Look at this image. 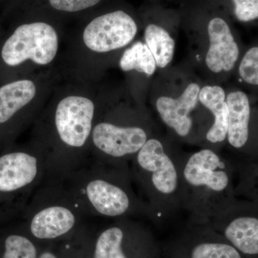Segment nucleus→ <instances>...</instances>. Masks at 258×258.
<instances>
[{
  "label": "nucleus",
  "mask_w": 258,
  "mask_h": 258,
  "mask_svg": "<svg viewBox=\"0 0 258 258\" xmlns=\"http://www.w3.org/2000/svg\"><path fill=\"white\" fill-rule=\"evenodd\" d=\"M238 21L249 23L258 19V0H231Z\"/></svg>",
  "instance_id": "nucleus-23"
},
{
  "label": "nucleus",
  "mask_w": 258,
  "mask_h": 258,
  "mask_svg": "<svg viewBox=\"0 0 258 258\" xmlns=\"http://www.w3.org/2000/svg\"><path fill=\"white\" fill-rule=\"evenodd\" d=\"M205 226L223 237L244 258H258V203L237 198Z\"/></svg>",
  "instance_id": "nucleus-13"
},
{
  "label": "nucleus",
  "mask_w": 258,
  "mask_h": 258,
  "mask_svg": "<svg viewBox=\"0 0 258 258\" xmlns=\"http://www.w3.org/2000/svg\"><path fill=\"white\" fill-rule=\"evenodd\" d=\"M144 41L152 52L158 70L171 66L181 28L179 11L155 8L144 18Z\"/></svg>",
  "instance_id": "nucleus-14"
},
{
  "label": "nucleus",
  "mask_w": 258,
  "mask_h": 258,
  "mask_svg": "<svg viewBox=\"0 0 258 258\" xmlns=\"http://www.w3.org/2000/svg\"><path fill=\"white\" fill-rule=\"evenodd\" d=\"M237 164L236 197L258 203V161Z\"/></svg>",
  "instance_id": "nucleus-19"
},
{
  "label": "nucleus",
  "mask_w": 258,
  "mask_h": 258,
  "mask_svg": "<svg viewBox=\"0 0 258 258\" xmlns=\"http://www.w3.org/2000/svg\"><path fill=\"white\" fill-rule=\"evenodd\" d=\"M203 82L185 62L159 70L149 88L147 101L153 112L178 144L205 145L212 117L199 98Z\"/></svg>",
  "instance_id": "nucleus-3"
},
{
  "label": "nucleus",
  "mask_w": 258,
  "mask_h": 258,
  "mask_svg": "<svg viewBox=\"0 0 258 258\" xmlns=\"http://www.w3.org/2000/svg\"><path fill=\"white\" fill-rule=\"evenodd\" d=\"M140 28V21L133 12L115 8L92 19L83 28L81 42L91 53L120 56L135 41Z\"/></svg>",
  "instance_id": "nucleus-11"
},
{
  "label": "nucleus",
  "mask_w": 258,
  "mask_h": 258,
  "mask_svg": "<svg viewBox=\"0 0 258 258\" xmlns=\"http://www.w3.org/2000/svg\"><path fill=\"white\" fill-rule=\"evenodd\" d=\"M147 107L133 95L118 99L93 125L90 142V162L126 166L148 139L157 132Z\"/></svg>",
  "instance_id": "nucleus-7"
},
{
  "label": "nucleus",
  "mask_w": 258,
  "mask_h": 258,
  "mask_svg": "<svg viewBox=\"0 0 258 258\" xmlns=\"http://www.w3.org/2000/svg\"><path fill=\"white\" fill-rule=\"evenodd\" d=\"M38 80L23 76L0 84V149L13 146L31 121L40 97Z\"/></svg>",
  "instance_id": "nucleus-10"
},
{
  "label": "nucleus",
  "mask_w": 258,
  "mask_h": 258,
  "mask_svg": "<svg viewBox=\"0 0 258 258\" xmlns=\"http://www.w3.org/2000/svg\"><path fill=\"white\" fill-rule=\"evenodd\" d=\"M237 164L220 151L201 147L183 152L181 162L183 211L190 225H208L237 198Z\"/></svg>",
  "instance_id": "nucleus-4"
},
{
  "label": "nucleus",
  "mask_w": 258,
  "mask_h": 258,
  "mask_svg": "<svg viewBox=\"0 0 258 258\" xmlns=\"http://www.w3.org/2000/svg\"><path fill=\"white\" fill-rule=\"evenodd\" d=\"M226 97L225 88L222 85L204 81L199 98L212 117V124L207 134L204 147L220 151L221 148L225 147L229 120Z\"/></svg>",
  "instance_id": "nucleus-16"
},
{
  "label": "nucleus",
  "mask_w": 258,
  "mask_h": 258,
  "mask_svg": "<svg viewBox=\"0 0 258 258\" xmlns=\"http://www.w3.org/2000/svg\"><path fill=\"white\" fill-rule=\"evenodd\" d=\"M49 5L56 11L64 13H76L96 6L102 0H47Z\"/></svg>",
  "instance_id": "nucleus-22"
},
{
  "label": "nucleus",
  "mask_w": 258,
  "mask_h": 258,
  "mask_svg": "<svg viewBox=\"0 0 258 258\" xmlns=\"http://www.w3.org/2000/svg\"><path fill=\"white\" fill-rule=\"evenodd\" d=\"M59 33L44 21L20 24L0 41V84L25 76L27 69L46 68L57 58Z\"/></svg>",
  "instance_id": "nucleus-8"
},
{
  "label": "nucleus",
  "mask_w": 258,
  "mask_h": 258,
  "mask_svg": "<svg viewBox=\"0 0 258 258\" xmlns=\"http://www.w3.org/2000/svg\"><path fill=\"white\" fill-rule=\"evenodd\" d=\"M45 158L35 144L13 146L0 154V220L22 210L37 186L45 181Z\"/></svg>",
  "instance_id": "nucleus-9"
},
{
  "label": "nucleus",
  "mask_w": 258,
  "mask_h": 258,
  "mask_svg": "<svg viewBox=\"0 0 258 258\" xmlns=\"http://www.w3.org/2000/svg\"><path fill=\"white\" fill-rule=\"evenodd\" d=\"M50 186L53 191L51 196L38 195L27 218L30 233L38 240H54L68 235L86 216L60 184Z\"/></svg>",
  "instance_id": "nucleus-12"
},
{
  "label": "nucleus",
  "mask_w": 258,
  "mask_h": 258,
  "mask_svg": "<svg viewBox=\"0 0 258 258\" xmlns=\"http://www.w3.org/2000/svg\"><path fill=\"white\" fill-rule=\"evenodd\" d=\"M3 258H37L35 244L25 236L13 234L5 240Z\"/></svg>",
  "instance_id": "nucleus-21"
},
{
  "label": "nucleus",
  "mask_w": 258,
  "mask_h": 258,
  "mask_svg": "<svg viewBox=\"0 0 258 258\" xmlns=\"http://www.w3.org/2000/svg\"><path fill=\"white\" fill-rule=\"evenodd\" d=\"M100 114L94 100L79 92L64 95L54 104L34 143L45 158L47 184H62L87 165L91 134Z\"/></svg>",
  "instance_id": "nucleus-1"
},
{
  "label": "nucleus",
  "mask_w": 258,
  "mask_h": 258,
  "mask_svg": "<svg viewBox=\"0 0 258 258\" xmlns=\"http://www.w3.org/2000/svg\"><path fill=\"white\" fill-rule=\"evenodd\" d=\"M118 64L119 69L132 79L130 82L134 80L129 88L139 80L138 102L146 106L149 88L159 71L155 58L147 44L144 40L132 42L122 52Z\"/></svg>",
  "instance_id": "nucleus-15"
},
{
  "label": "nucleus",
  "mask_w": 258,
  "mask_h": 258,
  "mask_svg": "<svg viewBox=\"0 0 258 258\" xmlns=\"http://www.w3.org/2000/svg\"><path fill=\"white\" fill-rule=\"evenodd\" d=\"M132 218L118 219L97 238L93 258H131L125 243L132 222Z\"/></svg>",
  "instance_id": "nucleus-18"
},
{
  "label": "nucleus",
  "mask_w": 258,
  "mask_h": 258,
  "mask_svg": "<svg viewBox=\"0 0 258 258\" xmlns=\"http://www.w3.org/2000/svg\"><path fill=\"white\" fill-rule=\"evenodd\" d=\"M37 258H57V256L55 255V254L52 253V252H48V251H46V252H42V253L40 254Z\"/></svg>",
  "instance_id": "nucleus-24"
},
{
  "label": "nucleus",
  "mask_w": 258,
  "mask_h": 258,
  "mask_svg": "<svg viewBox=\"0 0 258 258\" xmlns=\"http://www.w3.org/2000/svg\"><path fill=\"white\" fill-rule=\"evenodd\" d=\"M236 71L241 82L258 89V45L249 47L244 52Z\"/></svg>",
  "instance_id": "nucleus-20"
},
{
  "label": "nucleus",
  "mask_w": 258,
  "mask_h": 258,
  "mask_svg": "<svg viewBox=\"0 0 258 258\" xmlns=\"http://www.w3.org/2000/svg\"><path fill=\"white\" fill-rule=\"evenodd\" d=\"M179 12L188 41L186 62L205 82L223 86L242 57L225 0H184Z\"/></svg>",
  "instance_id": "nucleus-2"
},
{
  "label": "nucleus",
  "mask_w": 258,
  "mask_h": 258,
  "mask_svg": "<svg viewBox=\"0 0 258 258\" xmlns=\"http://www.w3.org/2000/svg\"><path fill=\"white\" fill-rule=\"evenodd\" d=\"M182 151L169 136L156 132L131 161L132 180L142 193L149 218L173 220L182 210Z\"/></svg>",
  "instance_id": "nucleus-5"
},
{
  "label": "nucleus",
  "mask_w": 258,
  "mask_h": 258,
  "mask_svg": "<svg viewBox=\"0 0 258 258\" xmlns=\"http://www.w3.org/2000/svg\"><path fill=\"white\" fill-rule=\"evenodd\" d=\"M66 181L67 186L62 188L85 215L114 220L149 217L132 188L128 165L89 162Z\"/></svg>",
  "instance_id": "nucleus-6"
},
{
  "label": "nucleus",
  "mask_w": 258,
  "mask_h": 258,
  "mask_svg": "<svg viewBox=\"0 0 258 258\" xmlns=\"http://www.w3.org/2000/svg\"><path fill=\"white\" fill-rule=\"evenodd\" d=\"M3 36H4V35H3V34L0 32V41H1L2 39H3Z\"/></svg>",
  "instance_id": "nucleus-25"
},
{
  "label": "nucleus",
  "mask_w": 258,
  "mask_h": 258,
  "mask_svg": "<svg viewBox=\"0 0 258 258\" xmlns=\"http://www.w3.org/2000/svg\"><path fill=\"white\" fill-rule=\"evenodd\" d=\"M191 227V242L186 244L185 258H244L235 247L209 227Z\"/></svg>",
  "instance_id": "nucleus-17"
}]
</instances>
